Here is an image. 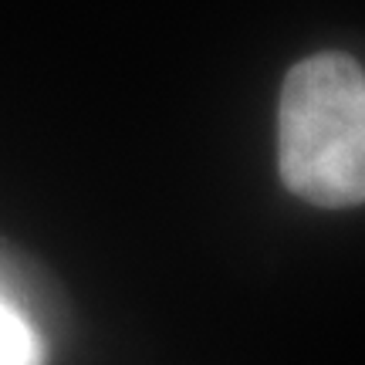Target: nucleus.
<instances>
[{
    "label": "nucleus",
    "mask_w": 365,
    "mask_h": 365,
    "mask_svg": "<svg viewBox=\"0 0 365 365\" xmlns=\"http://www.w3.org/2000/svg\"><path fill=\"white\" fill-rule=\"evenodd\" d=\"M277 166L287 190L312 207L365 203V71L355 58L322 51L287 71Z\"/></svg>",
    "instance_id": "f257e3e1"
},
{
    "label": "nucleus",
    "mask_w": 365,
    "mask_h": 365,
    "mask_svg": "<svg viewBox=\"0 0 365 365\" xmlns=\"http://www.w3.org/2000/svg\"><path fill=\"white\" fill-rule=\"evenodd\" d=\"M0 365H44V341L17 304L0 291Z\"/></svg>",
    "instance_id": "f03ea898"
}]
</instances>
